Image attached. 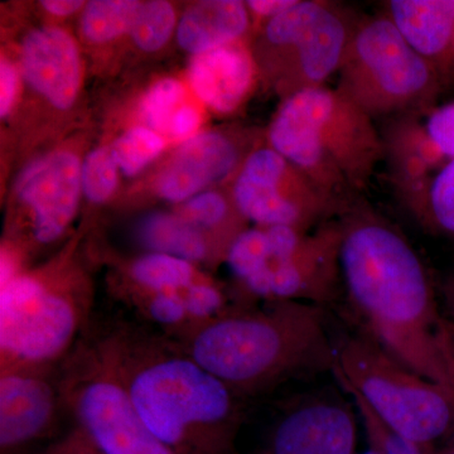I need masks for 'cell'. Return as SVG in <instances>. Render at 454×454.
Wrapping results in <instances>:
<instances>
[{
    "label": "cell",
    "mask_w": 454,
    "mask_h": 454,
    "mask_svg": "<svg viewBox=\"0 0 454 454\" xmlns=\"http://www.w3.org/2000/svg\"><path fill=\"white\" fill-rule=\"evenodd\" d=\"M354 406L330 393L293 402L278 418L267 443L254 454H357Z\"/></svg>",
    "instance_id": "cell-12"
},
{
    "label": "cell",
    "mask_w": 454,
    "mask_h": 454,
    "mask_svg": "<svg viewBox=\"0 0 454 454\" xmlns=\"http://www.w3.org/2000/svg\"><path fill=\"white\" fill-rule=\"evenodd\" d=\"M164 148V140L153 129L137 127L116 140L112 153L122 173L134 176L157 157Z\"/></svg>",
    "instance_id": "cell-26"
},
{
    "label": "cell",
    "mask_w": 454,
    "mask_h": 454,
    "mask_svg": "<svg viewBox=\"0 0 454 454\" xmlns=\"http://www.w3.org/2000/svg\"><path fill=\"white\" fill-rule=\"evenodd\" d=\"M245 160L241 143L234 137L223 133L200 134L178 149L160 176L158 190L168 201H184L231 176L240 169Z\"/></svg>",
    "instance_id": "cell-17"
},
{
    "label": "cell",
    "mask_w": 454,
    "mask_h": 454,
    "mask_svg": "<svg viewBox=\"0 0 454 454\" xmlns=\"http://www.w3.org/2000/svg\"><path fill=\"white\" fill-rule=\"evenodd\" d=\"M191 85L203 103L219 113L238 109L252 88L254 61L240 42L193 57Z\"/></svg>",
    "instance_id": "cell-19"
},
{
    "label": "cell",
    "mask_w": 454,
    "mask_h": 454,
    "mask_svg": "<svg viewBox=\"0 0 454 454\" xmlns=\"http://www.w3.org/2000/svg\"><path fill=\"white\" fill-rule=\"evenodd\" d=\"M268 142L325 193L348 203L366 188L384 158L373 119L327 86L284 98Z\"/></svg>",
    "instance_id": "cell-4"
},
{
    "label": "cell",
    "mask_w": 454,
    "mask_h": 454,
    "mask_svg": "<svg viewBox=\"0 0 454 454\" xmlns=\"http://www.w3.org/2000/svg\"><path fill=\"white\" fill-rule=\"evenodd\" d=\"M339 221L349 321L403 365L452 387L438 348L444 316L423 260L395 226L367 206L352 203Z\"/></svg>",
    "instance_id": "cell-2"
},
{
    "label": "cell",
    "mask_w": 454,
    "mask_h": 454,
    "mask_svg": "<svg viewBox=\"0 0 454 454\" xmlns=\"http://www.w3.org/2000/svg\"><path fill=\"white\" fill-rule=\"evenodd\" d=\"M177 340L243 400L333 372L336 365L337 342L331 339L325 307L303 301L231 307Z\"/></svg>",
    "instance_id": "cell-3"
},
{
    "label": "cell",
    "mask_w": 454,
    "mask_h": 454,
    "mask_svg": "<svg viewBox=\"0 0 454 454\" xmlns=\"http://www.w3.org/2000/svg\"><path fill=\"white\" fill-rule=\"evenodd\" d=\"M423 115L406 114L384 119L380 130L384 160L400 202L418 223L426 215L433 181L448 158L430 138Z\"/></svg>",
    "instance_id": "cell-14"
},
{
    "label": "cell",
    "mask_w": 454,
    "mask_h": 454,
    "mask_svg": "<svg viewBox=\"0 0 454 454\" xmlns=\"http://www.w3.org/2000/svg\"><path fill=\"white\" fill-rule=\"evenodd\" d=\"M83 5V2L79 0H44L42 2V7L55 16H70L74 12L79 11Z\"/></svg>",
    "instance_id": "cell-36"
},
{
    "label": "cell",
    "mask_w": 454,
    "mask_h": 454,
    "mask_svg": "<svg viewBox=\"0 0 454 454\" xmlns=\"http://www.w3.org/2000/svg\"><path fill=\"white\" fill-rule=\"evenodd\" d=\"M232 202L259 227L286 226L312 231L340 217L352 203L325 193L270 145L254 149L238 170Z\"/></svg>",
    "instance_id": "cell-11"
},
{
    "label": "cell",
    "mask_w": 454,
    "mask_h": 454,
    "mask_svg": "<svg viewBox=\"0 0 454 454\" xmlns=\"http://www.w3.org/2000/svg\"><path fill=\"white\" fill-rule=\"evenodd\" d=\"M432 454H454V439L433 450Z\"/></svg>",
    "instance_id": "cell-38"
},
{
    "label": "cell",
    "mask_w": 454,
    "mask_h": 454,
    "mask_svg": "<svg viewBox=\"0 0 454 454\" xmlns=\"http://www.w3.org/2000/svg\"><path fill=\"white\" fill-rule=\"evenodd\" d=\"M118 184V164L112 152L101 148L91 152L82 167V187L92 202H104Z\"/></svg>",
    "instance_id": "cell-28"
},
{
    "label": "cell",
    "mask_w": 454,
    "mask_h": 454,
    "mask_svg": "<svg viewBox=\"0 0 454 454\" xmlns=\"http://www.w3.org/2000/svg\"><path fill=\"white\" fill-rule=\"evenodd\" d=\"M41 454H104L90 438L88 433L83 432L79 426H74L67 434L59 438L55 443L50 444Z\"/></svg>",
    "instance_id": "cell-31"
},
{
    "label": "cell",
    "mask_w": 454,
    "mask_h": 454,
    "mask_svg": "<svg viewBox=\"0 0 454 454\" xmlns=\"http://www.w3.org/2000/svg\"><path fill=\"white\" fill-rule=\"evenodd\" d=\"M80 188L82 166L68 152L41 158L23 172L17 192L31 211L35 243H55L64 235L76 214Z\"/></svg>",
    "instance_id": "cell-15"
},
{
    "label": "cell",
    "mask_w": 454,
    "mask_h": 454,
    "mask_svg": "<svg viewBox=\"0 0 454 454\" xmlns=\"http://www.w3.org/2000/svg\"><path fill=\"white\" fill-rule=\"evenodd\" d=\"M236 454H239V453H236Z\"/></svg>",
    "instance_id": "cell-39"
},
{
    "label": "cell",
    "mask_w": 454,
    "mask_h": 454,
    "mask_svg": "<svg viewBox=\"0 0 454 454\" xmlns=\"http://www.w3.org/2000/svg\"><path fill=\"white\" fill-rule=\"evenodd\" d=\"M59 372L65 411L104 454H179L143 424L88 334Z\"/></svg>",
    "instance_id": "cell-10"
},
{
    "label": "cell",
    "mask_w": 454,
    "mask_h": 454,
    "mask_svg": "<svg viewBox=\"0 0 454 454\" xmlns=\"http://www.w3.org/2000/svg\"><path fill=\"white\" fill-rule=\"evenodd\" d=\"M438 348L454 390V327L446 317L439 327Z\"/></svg>",
    "instance_id": "cell-34"
},
{
    "label": "cell",
    "mask_w": 454,
    "mask_h": 454,
    "mask_svg": "<svg viewBox=\"0 0 454 454\" xmlns=\"http://www.w3.org/2000/svg\"><path fill=\"white\" fill-rule=\"evenodd\" d=\"M175 26V11L168 2L143 3L134 20L131 37L139 49L153 52L167 43Z\"/></svg>",
    "instance_id": "cell-24"
},
{
    "label": "cell",
    "mask_w": 454,
    "mask_h": 454,
    "mask_svg": "<svg viewBox=\"0 0 454 454\" xmlns=\"http://www.w3.org/2000/svg\"><path fill=\"white\" fill-rule=\"evenodd\" d=\"M340 247L339 220L312 231L256 226L236 245L231 273L254 297L325 307L342 286Z\"/></svg>",
    "instance_id": "cell-6"
},
{
    "label": "cell",
    "mask_w": 454,
    "mask_h": 454,
    "mask_svg": "<svg viewBox=\"0 0 454 454\" xmlns=\"http://www.w3.org/2000/svg\"><path fill=\"white\" fill-rule=\"evenodd\" d=\"M142 5L136 0H94L83 11L82 35L89 41L104 43L130 32Z\"/></svg>",
    "instance_id": "cell-23"
},
{
    "label": "cell",
    "mask_w": 454,
    "mask_h": 454,
    "mask_svg": "<svg viewBox=\"0 0 454 454\" xmlns=\"http://www.w3.org/2000/svg\"><path fill=\"white\" fill-rule=\"evenodd\" d=\"M59 367L0 370V454H20L55 428L65 411Z\"/></svg>",
    "instance_id": "cell-13"
},
{
    "label": "cell",
    "mask_w": 454,
    "mask_h": 454,
    "mask_svg": "<svg viewBox=\"0 0 454 454\" xmlns=\"http://www.w3.org/2000/svg\"><path fill=\"white\" fill-rule=\"evenodd\" d=\"M336 89L373 121L428 115L444 90L432 66L385 13L358 20Z\"/></svg>",
    "instance_id": "cell-7"
},
{
    "label": "cell",
    "mask_w": 454,
    "mask_h": 454,
    "mask_svg": "<svg viewBox=\"0 0 454 454\" xmlns=\"http://www.w3.org/2000/svg\"><path fill=\"white\" fill-rule=\"evenodd\" d=\"M249 8L238 0H205L192 5L177 29L179 46L200 53L240 42L249 28Z\"/></svg>",
    "instance_id": "cell-20"
},
{
    "label": "cell",
    "mask_w": 454,
    "mask_h": 454,
    "mask_svg": "<svg viewBox=\"0 0 454 454\" xmlns=\"http://www.w3.org/2000/svg\"><path fill=\"white\" fill-rule=\"evenodd\" d=\"M128 279L149 291L177 295L184 306L191 289L206 280L188 260L160 253H148L134 260L128 269Z\"/></svg>",
    "instance_id": "cell-22"
},
{
    "label": "cell",
    "mask_w": 454,
    "mask_h": 454,
    "mask_svg": "<svg viewBox=\"0 0 454 454\" xmlns=\"http://www.w3.org/2000/svg\"><path fill=\"white\" fill-rule=\"evenodd\" d=\"M200 114L195 107L191 106H184L176 110L172 121L169 124V131L175 138H188L199 128Z\"/></svg>",
    "instance_id": "cell-33"
},
{
    "label": "cell",
    "mask_w": 454,
    "mask_h": 454,
    "mask_svg": "<svg viewBox=\"0 0 454 454\" xmlns=\"http://www.w3.org/2000/svg\"><path fill=\"white\" fill-rule=\"evenodd\" d=\"M360 18L324 0H295L268 20L258 56L284 98L321 88L339 74Z\"/></svg>",
    "instance_id": "cell-9"
},
{
    "label": "cell",
    "mask_w": 454,
    "mask_h": 454,
    "mask_svg": "<svg viewBox=\"0 0 454 454\" xmlns=\"http://www.w3.org/2000/svg\"><path fill=\"white\" fill-rule=\"evenodd\" d=\"M23 77L57 109H68L82 82L79 50L68 33L41 27L25 38L20 50Z\"/></svg>",
    "instance_id": "cell-16"
},
{
    "label": "cell",
    "mask_w": 454,
    "mask_h": 454,
    "mask_svg": "<svg viewBox=\"0 0 454 454\" xmlns=\"http://www.w3.org/2000/svg\"><path fill=\"white\" fill-rule=\"evenodd\" d=\"M88 286L20 274L0 292V370L57 367L91 324Z\"/></svg>",
    "instance_id": "cell-8"
},
{
    "label": "cell",
    "mask_w": 454,
    "mask_h": 454,
    "mask_svg": "<svg viewBox=\"0 0 454 454\" xmlns=\"http://www.w3.org/2000/svg\"><path fill=\"white\" fill-rule=\"evenodd\" d=\"M18 90V74L16 67L3 59L0 65V115L5 118L13 107Z\"/></svg>",
    "instance_id": "cell-32"
},
{
    "label": "cell",
    "mask_w": 454,
    "mask_h": 454,
    "mask_svg": "<svg viewBox=\"0 0 454 454\" xmlns=\"http://www.w3.org/2000/svg\"><path fill=\"white\" fill-rule=\"evenodd\" d=\"M143 424L179 454H236L244 400L175 337L145 322L86 330Z\"/></svg>",
    "instance_id": "cell-1"
},
{
    "label": "cell",
    "mask_w": 454,
    "mask_h": 454,
    "mask_svg": "<svg viewBox=\"0 0 454 454\" xmlns=\"http://www.w3.org/2000/svg\"><path fill=\"white\" fill-rule=\"evenodd\" d=\"M384 8L443 89L454 88V0H390Z\"/></svg>",
    "instance_id": "cell-18"
},
{
    "label": "cell",
    "mask_w": 454,
    "mask_h": 454,
    "mask_svg": "<svg viewBox=\"0 0 454 454\" xmlns=\"http://www.w3.org/2000/svg\"><path fill=\"white\" fill-rule=\"evenodd\" d=\"M340 387L363 399L397 434L424 450L454 439V390L403 365L366 334L336 343Z\"/></svg>",
    "instance_id": "cell-5"
},
{
    "label": "cell",
    "mask_w": 454,
    "mask_h": 454,
    "mask_svg": "<svg viewBox=\"0 0 454 454\" xmlns=\"http://www.w3.org/2000/svg\"><path fill=\"white\" fill-rule=\"evenodd\" d=\"M138 240L151 253L167 254L188 260L201 262L210 254L207 238L179 216L154 214L139 223Z\"/></svg>",
    "instance_id": "cell-21"
},
{
    "label": "cell",
    "mask_w": 454,
    "mask_h": 454,
    "mask_svg": "<svg viewBox=\"0 0 454 454\" xmlns=\"http://www.w3.org/2000/svg\"><path fill=\"white\" fill-rule=\"evenodd\" d=\"M420 225L435 234L454 239V158L448 160L433 181Z\"/></svg>",
    "instance_id": "cell-25"
},
{
    "label": "cell",
    "mask_w": 454,
    "mask_h": 454,
    "mask_svg": "<svg viewBox=\"0 0 454 454\" xmlns=\"http://www.w3.org/2000/svg\"><path fill=\"white\" fill-rule=\"evenodd\" d=\"M294 3L295 0H249L247 5L254 14L268 18L269 20L291 8Z\"/></svg>",
    "instance_id": "cell-35"
},
{
    "label": "cell",
    "mask_w": 454,
    "mask_h": 454,
    "mask_svg": "<svg viewBox=\"0 0 454 454\" xmlns=\"http://www.w3.org/2000/svg\"><path fill=\"white\" fill-rule=\"evenodd\" d=\"M426 128L430 138L448 160L454 158V103L434 107L427 115Z\"/></svg>",
    "instance_id": "cell-30"
},
{
    "label": "cell",
    "mask_w": 454,
    "mask_h": 454,
    "mask_svg": "<svg viewBox=\"0 0 454 454\" xmlns=\"http://www.w3.org/2000/svg\"><path fill=\"white\" fill-rule=\"evenodd\" d=\"M363 419L369 450L361 454H432L430 450L411 443L382 422L370 406L356 395H349ZM358 454V453H357Z\"/></svg>",
    "instance_id": "cell-27"
},
{
    "label": "cell",
    "mask_w": 454,
    "mask_h": 454,
    "mask_svg": "<svg viewBox=\"0 0 454 454\" xmlns=\"http://www.w3.org/2000/svg\"><path fill=\"white\" fill-rule=\"evenodd\" d=\"M442 298H443L446 318L454 327V271L444 278L441 286Z\"/></svg>",
    "instance_id": "cell-37"
},
{
    "label": "cell",
    "mask_w": 454,
    "mask_h": 454,
    "mask_svg": "<svg viewBox=\"0 0 454 454\" xmlns=\"http://www.w3.org/2000/svg\"><path fill=\"white\" fill-rule=\"evenodd\" d=\"M184 97V86L177 80L164 79L154 83L142 101V114L149 127L153 130H168L176 106Z\"/></svg>",
    "instance_id": "cell-29"
}]
</instances>
